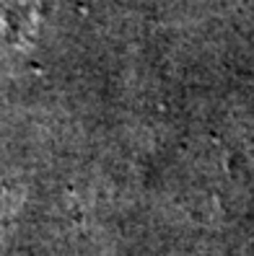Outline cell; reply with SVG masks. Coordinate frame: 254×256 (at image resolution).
Segmentation results:
<instances>
[{"mask_svg":"<svg viewBox=\"0 0 254 256\" xmlns=\"http://www.w3.org/2000/svg\"><path fill=\"white\" fill-rule=\"evenodd\" d=\"M32 26V16L26 18V6L24 3H11L6 10V0H0V39L3 42H16L19 34L24 36Z\"/></svg>","mask_w":254,"mask_h":256,"instance_id":"cell-1","label":"cell"}]
</instances>
